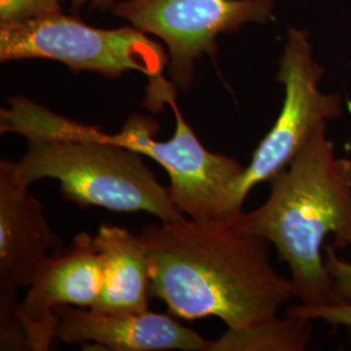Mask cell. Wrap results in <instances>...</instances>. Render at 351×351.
<instances>
[{
  "instance_id": "obj_17",
  "label": "cell",
  "mask_w": 351,
  "mask_h": 351,
  "mask_svg": "<svg viewBox=\"0 0 351 351\" xmlns=\"http://www.w3.org/2000/svg\"><path fill=\"white\" fill-rule=\"evenodd\" d=\"M350 329H351V326H350Z\"/></svg>"
},
{
  "instance_id": "obj_9",
  "label": "cell",
  "mask_w": 351,
  "mask_h": 351,
  "mask_svg": "<svg viewBox=\"0 0 351 351\" xmlns=\"http://www.w3.org/2000/svg\"><path fill=\"white\" fill-rule=\"evenodd\" d=\"M104 285V267L94 237L75 236L68 250L56 251L43 264L20 302L29 350L46 351L55 339L56 308L75 306L93 308Z\"/></svg>"
},
{
  "instance_id": "obj_8",
  "label": "cell",
  "mask_w": 351,
  "mask_h": 351,
  "mask_svg": "<svg viewBox=\"0 0 351 351\" xmlns=\"http://www.w3.org/2000/svg\"><path fill=\"white\" fill-rule=\"evenodd\" d=\"M63 241L42 204L14 176V162L0 160V350H27L17 290L27 288Z\"/></svg>"
},
{
  "instance_id": "obj_13",
  "label": "cell",
  "mask_w": 351,
  "mask_h": 351,
  "mask_svg": "<svg viewBox=\"0 0 351 351\" xmlns=\"http://www.w3.org/2000/svg\"><path fill=\"white\" fill-rule=\"evenodd\" d=\"M60 12V0H0V23H24Z\"/></svg>"
},
{
  "instance_id": "obj_3",
  "label": "cell",
  "mask_w": 351,
  "mask_h": 351,
  "mask_svg": "<svg viewBox=\"0 0 351 351\" xmlns=\"http://www.w3.org/2000/svg\"><path fill=\"white\" fill-rule=\"evenodd\" d=\"M269 195L239 226L267 239L288 264L303 306L341 303L326 268L324 242L351 249V159L337 156L322 124L291 162L269 181Z\"/></svg>"
},
{
  "instance_id": "obj_4",
  "label": "cell",
  "mask_w": 351,
  "mask_h": 351,
  "mask_svg": "<svg viewBox=\"0 0 351 351\" xmlns=\"http://www.w3.org/2000/svg\"><path fill=\"white\" fill-rule=\"evenodd\" d=\"M47 59L68 66L73 73L91 72L117 78L139 72L150 85L167 82L164 71L169 56L134 26L99 29L63 12L27 20L0 23V62Z\"/></svg>"
},
{
  "instance_id": "obj_15",
  "label": "cell",
  "mask_w": 351,
  "mask_h": 351,
  "mask_svg": "<svg viewBox=\"0 0 351 351\" xmlns=\"http://www.w3.org/2000/svg\"><path fill=\"white\" fill-rule=\"evenodd\" d=\"M324 256L336 294L341 301L351 302V262L339 256L335 245L324 246Z\"/></svg>"
},
{
  "instance_id": "obj_6",
  "label": "cell",
  "mask_w": 351,
  "mask_h": 351,
  "mask_svg": "<svg viewBox=\"0 0 351 351\" xmlns=\"http://www.w3.org/2000/svg\"><path fill=\"white\" fill-rule=\"evenodd\" d=\"M324 69L316 63L308 34L290 29L278 60L276 80L284 86V101L275 124L254 151L236 191L239 211L249 193L259 184L269 182L288 165L315 130L343 113L339 94L320 90Z\"/></svg>"
},
{
  "instance_id": "obj_12",
  "label": "cell",
  "mask_w": 351,
  "mask_h": 351,
  "mask_svg": "<svg viewBox=\"0 0 351 351\" xmlns=\"http://www.w3.org/2000/svg\"><path fill=\"white\" fill-rule=\"evenodd\" d=\"M313 319L288 314L243 329H226L211 351H303L310 348Z\"/></svg>"
},
{
  "instance_id": "obj_10",
  "label": "cell",
  "mask_w": 351,
  "mask_h": 351,
  "mask_svg": "<svg viewBox=\"0 0 351 351\" xmlns=\"http://www.w3.org/2000/svg\"><path fill=\"white\" fill-rule=\"evenodd\" d=\"M55 339L84 349L113 351H211V341L171 315L108 313L75 306L56 308Z\"/></svg>"
},
{
  "instance_id": "obj_1",
  "label": "cell",
  "mask_w": 351,
  "mask_h": 351,
  "mask_svg": "<svg viewBox=\"0 0 351 351\" xmlns=\"http://www.w3.org/2000/svg\"><path fill=\"white\" fill-rule=\"evenodd\" d=\"M190 219L141 232L150 261V293L184 320L219 317L243 329L278 316L295 298L291 278L277 272L272 245L239 226Z\"/></svg>"
},
{
  "instance_id": "obj_2",
  "label": "cell",
  "mask_w": 351,
  "mask_h": 351,
  "mask_svg": "<svg viewBox=\"0 0 351 351\" xmlns=\"http://www.w3.org/2000/svg\"><path fill=\"white\" fill-rule=\"evenodd\" d=\"M8 103L10 108L0 111V132L27 141L24 156L14 162L21 184L50 178L59 182L65 201L80 207L150 213L162 223L186 219L137 151L25 97H12Z\"/></svg>"
},
{
  "instance_id": "obj_11",
  "label": "cell",
  "mask_w": 351,
  "mask_h": 351,
  "mask_svg": "<svg viewBox=\"0 0 351 351\" xmlns=\"http://www.w3.org/2000/svg\"><path fill=\"white\" fill-rule=\"evenodd\" d=\"M104 267V285L94 310L143 313L149 310L150 261L141 236L123 226L101 224L94 236Z\"/></svg>"
},
{
  "instance_id": "obj_7",
  "label": "cell",
  "mask_w": 351,
  "mask_h": 351,
  "mask_svg": "<svg viewBox=\"0 0 351 351\" xmlns=\"http://www.w3.org/2000/svg\"><path fill=\"white\" fill-rule=\"evenodd\" d=\"M274 5L275 0H120L111 11L163 40L172 84L188 88L195 62L203 55L216 56L219 36L268 23Z\"/></svg>"
},
{
  "instance_id": "obj_14",
  "label": "cell",
  "mask_w": 351,
  "mask_h": 351,
  "mask_svg": "<svg viewBox=\"0 0 351 351\" xmlns=\"http://www.w3.org/2000/svg\"><path fill=\"white\" fill-rule=\"evenodd\" d=\"M288 314L298 315L315 322L320 320L333 326H351V302H341L326 306H289Z\"/></svg>"
},
{
  "instance_id": "obj_16",
  "label": "cell",
  "mask_w": 351,
  "mask_h": 351,
  "mask_svg": "<svg viewBox=\"0 0 351 351\" xmlns=\"http://www.w3.org/2000/svg\"><path fill=\"white\" fill-rule=\"evenodd\" d=\"M73 5L75 8L81 7L84 4H90L91 8H97L99 11H106V10H111L116 3H119L120 0H72Z\"/></svg>"
},
{
  "instance_id": "obj_5",
  "label": "cell",
  "mask_w": 351,
  "mask_h": 351,
  "mask_svg": "<svg viewBox=\"0 0 351 351\" xmlns=\"http://www.w3.org/2000/svg\"><path fill=\"white\" fill-rule=\"evenodd\" d=\"M176 95L167 99L175 112L173 136L158 141V124L146 116L128 119L113 141L160 164L169 176V194L177 210L199 223L224 221L237 217L236 191L246 167L237 159L208 150L189 125L176 104Z\"/></svg>"
}]
</instances>
